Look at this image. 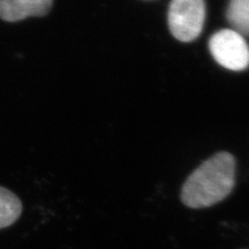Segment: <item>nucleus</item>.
<instances>
[{"label": "nucleus", "mask_w": 249, "mask_h": 249, "mask_svg": "<svg viewBox=\"0 0 249 249\" xmlns=\"http://www.w3.org/2000/svg\"><path fill=\"white\" fill-rule=\"evenodd\" d=\"M214 59L225 69L243 71L249 67V46L244 36L232 29H221L209 41Z\"/></svg>", "instance_id": "obj_3"}, {"label": "nucleus", "mask_w": 249, "mask_h": 249, "mask_svg": "<svg viewBox=\"0 0 249 249\" xmlns=\"http://www.w3.org/2000/svg\"><path fill=\"white\" fill-rule=\"evenodd\" d=\"M227 19L232 30L242 36H249V0H230Z\"/></svg>", "instance_id": "obj_6"}, {"label": "nucleus", "mask_w": 249, "mask_h": 249, "mask_svg": "<svg viewBox=\"0 0 249 249\" xmlns=\"http://www.w3.org/2000/svg\"><path fill=\"white\" fill-rule=\"evenodd\" d=\"M52 4L53 0H0V19L18 22L28 17H43Z\"/></svg>", "instance_id": "obj_4"}, {"label": "nucleus", "mask_w": 249, "mask_h": 249, "mask_svg": "<svg viewBox=\"0 0 249 249\" xmlns=\"http://www.w3.org/2000/svg\"><path fill=\"white\" fill-rule=\"evenodd\" d=\"M235 181V157L227 152L217 153L188 177L182 187L181 199L192 209L209 208L230 196Z\"/></svg>", "instance_id": "obj_1"}, {"label": "nucleus", "mask_w": 249, "mask_h": 249, "mask_svg": "<svg viewBox=\"0 0 249 249\" xmlns=\"http://www.w3.org/2000/svg\"><path fill=\"white\" fill-rule=\"evenodd\" d=\"M206 19L205 0H171L168 26L181 42H192L200 35Z\"/></svg>", "instance_id": "obj_2"}, {"label": "nucleus", "mask_w": 249, "mask_h": 249, "mask_svg": "<svg viewBox=\"0 0 249 249\" xmlns=\"http://www.w3.org/2000/svg\"><path fill=\"white\" fill-rule=\"evenodd\" d=\"M22 202L11 190L0 186V229L10 227L19 219Z\"/></svg>", "instance_id": "obj_5"}]
</instances>
